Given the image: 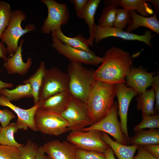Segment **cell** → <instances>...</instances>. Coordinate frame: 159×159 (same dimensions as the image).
Here are the masks:
<instances>
[{"mask_svg": "<svg viewBox=\"0 0 159 159\" xmlns=\"http://www.w3.org/2000/svg\"><path fill=\"white\" fill-rule=\"evenodd\" d=\"M103 58L101 65L94 71L95 80L114 85L125 83V78L133 64L130 54L113 46L106 51Z\"/></svg>", "mask_w": 159, "mask_h": 159, "instance_id": "1", "label": "cell"}, {"mask_svg": "<svg viewBox=\"0 0 159 159\" xmlns=\"http://www.w3.org/2000/svg\"><path fill=\"white\" fill-rule=\"evenodd\" d=\"M115 96L114 85L94 81L85 102L89 116L93 124L108 113L113 104Z\"/></svg>", "mask_w": 159, "mask_h": 159, "instance_id": "2", "label": "cell"}, {"mask_svg": "<svg viewBox=\"0 0 159 159\" xmlns=\"http://www.w3.org/2000/svg\"><path fill=\"white\" fill-rule=\"evenodd\" d=\"M94 71L76 62H71L67 67L69 92L73 96L85 103L95 80Z\"/></svg>", "mask_w": 159, "mask_h": 159, "instance_id": "3", "label": "cell"}, {"mask_svg": "<svg viewBox=\"0 0 159 159\" xmlns=\"http://www.w3.org/2000/svg\"><path fill=\"white\" fill-rule=\"evenodd\" d=\"M37 131L57 136L68 131L69 123L61 114L39 107L34 117Z\"/></svg>", "mask_w": 159, "mask_h": 159, "instance_id": "4", "label": "cell"}, {"mask_svg": "<svg viewBox=\"0 0 159 159\" xmlns=\"http://www.w3.org/2000/svg\"><path fill=\"white\" fill-rule=\"evenodd\" d=\"M26 19V14L23 11L20 10L12 11L9 24L1 37L2 42L6 45L8 54L10 57L16 51L20 37L35 29V25L31 24L26 25L24 29L22 28L21 23Z\"/></svg>", "mask_w": 159, "mask_h": 159, "instance_id": "5", "label": "cell"}, {"mask_svg": "<svg viewBox=\"0 0 159 159\" xmlns=\"http://www.w3.org/2000/svg\"><path fill=\"white\" fill-rule=\"evenodd\" d=\"M69 92V77L67 73L58 67L46 69L39 94V101L55 94Z\"/></svg>", "mask_w": 159, "mask_h": 159, "instance_id": "6", "label": "cell"}, {"mask_svg": "<svg viewBox=\"0 0 159 159\" xmlns=\"http://www.w3.org/2000/svg\"><path fill=\"white\" fill-rule=\"evenodd\" d=\"M61 114L69 123V131H80L93 124L85 103L71 95L66 109Z\"/></svg>", "mask_w": 159, "mask_h": 159, "instance_id": "7", "label": "cell"}, {"mask_svg": "<svg viewBox=\"0 0 159 159\" xmlns=\"http://www.w3.org/2000/svg\"><path fill=\"white\" fill-rule=\"evenodd\" d=\"M102 132L96 130L71 131L67 135V140L76 148L104 153L109 146L101 139Z\"/></svg>", "mask_w": 159, "mask_h": 159, "instance_id": "8", "label": "cell"}, {"mask_svg": "<svg viewBox=\"0 0 159 159\" xmlns=\"http://www.w3.org/2000/svg\"><path fill=\"white\" fill-rule=\"evenodd\" d=\"M48 9V15L44 21L41 32L49 34L51 32L61 29L62 25L67 24L69 18V13L67 6L59 3L54 0H41Z\"/></svg>", "mask_w": 159, "mask_h": 159, "instance_id": "9", "label": "cell"}, {"mask_svg": "<svg viewBox=\"0 0 159 159\" xmlns=\"http://www.w3.org/2000/svg\"><path fill=\"white\" fill-rule=\"evenodd\" d=\"M118 104L114 101L110 110L103 119L97 123L82 130L83 131L96 130L108 133L119 143L127 145L129 144L122 133L120 122L117 118Z\"/></svg>", "mask_w": 159, "mask_h": 159, "instance_id": "10", "label": "cell"}, {"mask_svg": "<svg viewBox=\"0 0 159 159\" xmlns=\"http://www.w3.org/2000/svg\"><path fill=\"white\" fill-rule=\"evenodd\" d=\"M52 46L59 53L64 56L71 62L97 66L102 63L103 57H100L93 52H89L74 48L61 43L51 32Z\"/></svg>", "mask_w": 159, "mask_h": 159, "instance_id": "11", "label": "cell"}, {"mask_svg": "<svg viewBox=\"0 0 159 159\" xmlns=\"http://www.w3.org/2000/svg\"><path fill=\"white\" fill-rule=\"evenodd\" d=\"M115 96L118 100L117 114L120 120L121 129L129 144L130 137L127 127L128 109L132 99L138 94L134 89L126 86L125 83L115 85Z\"/></svg>", "mask_w": 159, "mask_h": 159, "instance_id": "12", "label": "cell"}, {"mask_svg": "<svg viewBox=\"0 0 159 159\" xmlns=\"http://www.w3.org/2000/svg\"><path fill=\"white\" fill-rule=\"evenodd\" d=\"M153 36L150 31H147L144 34L139 35L113 27L102 26L96 24L94 39L95 43L97 44L102 39L107 37H116L124 40L143 42L151 47L152 45L150 41Z\"/></svg>", "mask_w": 159, "mask_h": 159, "instance_id": "13", "label": "cell"}, {"mask_svg": "<svg viewBox=\"0 0 159 159\" xmlns=\"http://www.w3.org/2000/svg\"><path fill=\"white\" fill-rule=\"evenodd\" d=\"M0 106L8 107L15 113L18 116L15 123L19 130H26L29 127L34 132L37 131L34 123V117L39 107V102L31 108L24 109L14 105L3 96L0 95Z\"/></svg>", "mask_w": 159, "mask_h": 159, "instance_id": "14", "label": "cell"}, {"mask_svg": "<svg viewBox=\"0 0 159 159\" xmlns=\"http://www.w3.org/2000/svg\"><path fill=\"white\" fill-rule=\"evenodd\" d=\"M42 147L50 159H75L76 148L67 140H52L44 143Z\"/></svg>", "mask_w": 159, "mask_h": 159, "instance_id": "15", "label": "cell"}, {"mask_svg": "<svg viewBox=\"0 0 159 159\" xmlns=\"http://www.w3.org/2000/svg\"><path fill=\"white\" fill-rule=\"evenodd\" d=\"M155 72H148L141 67H132L125 78L126 86L134 89L139 95L151 86Z\"/></svg>", "mask_w": 159, "mask_h": 159, "instance_id": "16", "label": "cell"}, {"mask_svg": "<svg viewBox=\"0 0 159 159\" xmlns=\"http://www.w3.org/2000/svg\"><path fill=\"white\" fill-rule=\"evenodd\" d=\"M24 39H21L20 44L14 55L9 58L4 65V67L9 74H18L21 76L25 75L32 63V59L28 57L26 62H24L21 54L22 47Z\"/></svg>", "mask_w": 159, "mask_h": 159, "instance_id": "17", "label": "cell"}, {"mask_svg": "<svg viewBox=\"0 0 159 159\" xmlns=\"http://www.w3.org/2000/svg\"><path fill=\"white\" fill-rule=\"evenodd\" d=\"M131 20L128 24L126 32H130L138 27H147L159 34V21L157 17V13L155 12L150 17H145L138 14L136 11L129 10Z\"/></svg>", "mask_w": 159, "mask_h": 159, "instance_id": "18", "label": "cell"}, {"mask_svg": "<svg viewBox=\"0 0 159 159\" xmlns=\"http://www.w3.org/2000/svg\"><path fill=\"white\" fill-rule=\"evenodd\" d=\"M100 0H89L87 3L80 18L85 20L88 26L90 36L87 41L89 46L92 47L95 39L96 24L95 15Z\"/></svg>", "mask_w": 159, "mask_h": 159, "instance_id": "19", "label": "cell"}, {"mask_svg": "<svg viewBox=\"0 0 159 159\" xmlns=\"http://www.w3.org/2000/svg\"><path fill=\"white\" fill-rule=\"evenodd\" d=\"M70 95L68 91L55 94L39 101V107L61 114L67 106Z\"/></svg>", "mask_w": 159, "mask_h": 159, "instance_id": "20", "label": "cell"}, {"mask_svg": "<svg viewBox=\"0 0 159 159\" xmlns=\"http://www.w3.org/2000/svg\"><path fill=\"white\" fill-rule=\"evenodd\" d=\"M101 139L112 149L118 159H133L138 145H124L112 140L106 133L102 132Z\"/></svg>", "mask_w": 159, "mask_h": 159, "instance_id": "21", "label": "cell"}, {"mask_svg": "<svg viewBox=\"0 0 159 159\" xmlns=\"http://www.w3.org/2000/svg\"><path fill=\"white\" fill-rule=\"evenodd\" d=\"M135 135L130 138L129 144L132 145L159 144V130L150 129L141 130L135 132Z\"/></svg>", "mask_w": 159, "mask_h": 159, "instance_id": "22", "label": "cell"}, {"mask_svg": "<svg viewBox=\"0 0 159 159\" xmlns=\"http://www.w3.org/2000/svg\"><path fill=\"white\" fill-rule=\"evenodd\" d=\"M51 32L54 33L57 39L63 44L89 52H93L89 47L87 39L82 34H78L73 37H69L63 33L61 29Z\"/></svg>", "mask_w": 159, "mask_h": 159, "instance_id": "23", "label": "cell"}, {"mask_svg": "<svg viewBox=\"0 0 159 159\" xmlns=\"http://www.w3.org/2000/svg\"><path fill=\"white\" fill-rule=\"evenodd\" d=\"M136 100L137 108L142 112V119L155 114L154 107L155 96L152 88L139 94Z\"/></svg>", "mask_w": 159, "mask_h": 159, "instance_id": "24", "label": "cell"}, {"mask_svg": "<svg viewBox=\"0 0 159 159\" xmlns=\"http://www.w3.org/2000/svg\"><path fill=\"white\" fill-rule=\"evenodd\" d=\"M105 6L103 9L98 20L99 26L113 27L117 8L120 6L117 0H104Z\"/></svg>", "mask_w": 159, "mask_h": 159, "instance_id": "25", "label": "cell"}, {"mask_svg": "<svg viewBox=\"0 0 159 159\" xmlns=\"http://www.w3.org/2000/svg\"><path fill=\"white\" fill-rule=\"evenodd\" d=\"M0 95L3 96L11 102L24 97L33 98L32 89L29 83L19 85L11 90L7 88L1 89Z\"/></svg>", "mask_w": 159, "mask_h": 159, "instance_id": "26", "label": "cell"}, {"mask_svg": "<svg viewBox=\"0 0 159 159\" xmlns=\"http://www.w3.org/2000/svg\"><path fill=\"white\" fill-rule=\"evenodd\" d=\"M46 70L45 63L44 61H42L34 73L22 82L24 84L29 83L31 86L34 105L37 104L39 101V94Z\"/></svg>", "mask_w": 159, "mask_h": 159, "instance_id": "27", "label": "cell"}, {"mask_svg": "<svg viewBox=\"0 0 159 159\" xmlns=\"http://www.w3.org/2000/svg\"><path fill=\"white\" fill-rule=\"evenodd\" d=\"M120 6L129 10L136 11L143 16L148 17L154 14L150 5L145 0H120Z\"/></svg>", "mask_w": 159, "mask_h": 159, "instance_id": "28", "label": "cell"}, {"mask_svg": "<svg viewBox=\"0 0 159 159\" xmlns=\"http://www.w3.org/2000/svg\"><path fill=\"white\" fill-rule=\"evenodd\" d=\"M19 130L15 122L10 123L5 127L0 126V144L13 146L19 148L24 145L19 143L14 138V133Z\"/></svg>", "mask_w": 159, "mask_h": 159, "instance_id": "29", "label": "cell"}, {"mask_svg": "<svg viewBox=\"0 0 159 159\" xmlns=\"http://www.w3.org/2000/svg\"><path fill=\"white\" fill-rule=\"evenodd\" d=\"M12 12L11 6L7 2L0 1V39L9 24Z\"/></svg>", "mask_w": 159, "mask_h": 159, "instance_id": "30", "label": "cell"}, {"mask_svg": "<svg viewBox=\"0 0 159 159\" xmlns=\"http://www.w3.org/2000/svg\"><path fill=\"white\" fill-rule=\"evenodd\" d=\"M38 145L28 139L25 145L19 148V159H36Z\"/></svg>", "mask_w": 159, "mask_h": 159, "instance_id": "31", "label": "cell"}, {"mask_svg": "<svg viewBox=\"0 0 159 159\" xmlns=\"http://www.w3.org/2000/svg\"><path fill=\"white\" fill-rule=\"evenodd\" d=\"M131 20L129 10L124 8L117 9L113 27L123 30Z\"/></svg>", "mask_w": 159, "mask_h": 159, "instance_id": "32", "label": "cell"}, {"mask_svg": "<svg viewBox=\"0 0 159 159\" xmlns=\"http://www.w3.org/2000/svg\"><path fill=\"white\" fill-rule=\"evenodd\" d=\"M142 121L133 129L135 132L146 128L150 129L159 128V115L154 114L143 119Z\"/></svg>", "mask_w": 159, "mask_h": 159, "instance_id": "33", "label": "cell"}, {"mask_svg": "<svg viewBox=\"0 0 159 159\" xmlns=\"http://www.w3.org/2000/svg\"><path fill=\"white\" fill-rule=\"evenodd\" d=\"M18 148L0 144V159H19Z\"/></svg>", "mask_w": 159, "mask_h": 159, "instance_id": "34", "label": "cell"}, {"mask_svg": "<svg viewBox=\"0 0 159 159\" xmlns=\"http://www.w3.org/2000/svg\"><path fill=\"white\" fill-rule=\"evenodd\" d=\"M75 159H105L104 153L76 148Z\"/></svg>", "mask_w": 159, "mask_h": 159, "instance_id": "35", "label": "cell"}, {"mask_svg": "<svg viewBox=\"0 0 159 159\" xmlns=\"http://www.w3.org/2000/svg\"><path fill=\"white\" fill-rule=\"evenodd\" d=\"M154 91L155 102L154 110L155 114L159 115V76H154L151 86Z\"/></svg>", "mask_w": 159, "mask_h": 159, "instance_id": "36", "label": "cell"}, {"mask_svg": "<svg viewBox=\"0 0 159 159\" xmlns=\"http://www.w3.org/2000/svg\"><path fill=\"white\" fill-rule=\"evenodd\" d=\"M16 117L12 111L7 109H0V123L2 127L8 125L10 121Z\"/></svg>", "mask_w": 159, "mask_h": 159, "instance_id": "37", "label": "cell"}, {"mask_svg": "<svg viewBox=\"0 0 159 159\" xmlns=\"http://www.w3.org/2000/svg\"><path fill=\"white\" fill-rule=\"evenodd\" d=\"M137 150L138 154L133 159H159L146 150L143 145H139Z\"/></svg>", "mask_w": 159, "mask_h": 159, "instance_id": "38", "label": "cell"}, {"mask_svg": "<svg viewBox=\"0 0 159 159\" xmlns=\"http://www.w3.org/2000/svg\"><path fill=\"white\" fill-rule=\"evenodd\" d=\"M88 0H70L69 1L74 5L77 16L80 18Z\"/></svg>", "mask_w": 159, "mask_h": 159, "instance_id": "39", "label": "cell"}, {"mask_svg": "<svg viewBox=\"0 0 159 159\" xmlns=\"http://www.w3.org/2000/svg\"><path fill=\"white\" fill-rule=\"evenodd\" d=\"M143 146L146 150L159 158V144H149Z\"/></svg>", "mask_w": 159, "mask_h": 159, "instance_id": "40", "label": "cell"}, {"mask_svg": "<svg viewBox=\"0 0 159 159\" xmlns=\"http://www.w3.org/2000/svg\"><path fill=\"white\" fill-rule=\"evenodd\" d=\"M8 52L4 44L0 42V58L6 62L7 59V55Z\"/></svg>", "mask_w": 159, "mask_h": 159, "instance_id": "41", "label": "cell"}, {"mask_svg": "<svg viewBox=\"0 0 159 159\" xmlns=\"http://www.w3.org/2000/svg\"><path fill=\"white\" fill-rule=\"evenodd\" d=\"M36 159H50L46 154L41 146H39L36 154Z\"/></svg>", "mask_w": 159, "mask_h": 159, "instance_id": "42", "label": "cell"}, {"mask_svg": "<svg viewBox=\"0 0 159 159\" xmlns=\"http://www.w3.org/2000/svg\"><path fill=\"white\" fill-rule=\"evenodd\" d=\"M104 153L105 159H115L113 151L110 147L107 149Z\"/></svg>", "mask_w": 159, "mask_h": 159, "instance_id": "43", "label": "cell"}, {"mask_svg": "<svg viewBox=\"0 0 159 159\" xmlns=\"http://www.w3.org/2000/svg\"><path fill=\"white\" fill-rule=\"evenodd\" d=\"M13 86V84L12 83L5 82L0 80V89L3 88H11Z\"/></svg>", "mask_w": 159, "mask_h": 159, "instance_id": "44", "label": "cell"}, {"mask_svg": "<svg viewBox=\"0 0 159 159\" xmlns=\"http://www.w3.org/2000/svg\"><path fill=\"white\" fill-rule=\"evenodd\" d=\"M146 2L148 1L151 3L153 5L155 9V11L156 13H158L159 11V0H146Z\"/></svg>", "mask_w": 159, "mask_h": 159, "instance_id": "45", "label": "cell"}]
</instances>
